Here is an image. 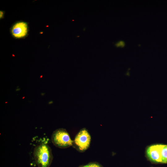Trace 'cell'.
<instances>
[{"mask_svg":"<svg viewBox=\"0 0 167 167\" xmlns=\"http://www.w3.org/2000/svg\"><path fill=\"white\" fill-rule=\"evenodd\" d=\"M51 140L56 147L62 148L72 146L73 142L68 133L63 129H59L55 131L52 135Z\"/></svg>","mask_w":167,"mask_h":167,"instance_id":"2","label":"cell"},{"mask_svg":"<svg viewBox=\"0 0 167 167\" xmlns=\"http://www.w3.org/2000/svg\"><path fill=\"white\" fill-rule=\"evenodd\" d=\"M4 12L3 11H0V18L2 19L3 18L4 16Z\"/></svg>","mask_w":167,"mask_h":167,"instance_id":"8","label":"cell"},{"mask_svg":"<svg viewBox=\"0 0 167 167\" xmlns=\"http://www.w3.org/2000/svg\"><path fill=\"white\" fill-rule=\"evenodd\" d=\"M24 97L22 98L24 99Z\"/></svg>","mask_w":167,"mask_h":167,"instance_id":"12","label":"cell"},{"mask_svg":"<svg viewBox=\"0 0 167 167\" xmlns=\"http://www.w3.org/2000/svg\"><path fill=\"white\" fill-rule=\"evenodd\" d=\"M28 31V24L24 21H19L15 23L11 27V33L13 37L20 39L25 37Z\"/></svg>","mask_w":167,"mask_h":167,"instance_id":"4","label":"cell"},{"mask_svg":"<svg viewBox=\"0 0 167 167\" xmlns=\"http://www.w3.org/2000/svg\"><path fill=\"white\" fill-rule=\"evenodd\" d=\"M161 163H167V145H164L161 152Z\"/></svg>","mask_w":167,"mask_h":167,"instance_id":"6","label":"cell"},{"mask_svg":"<svg viewBox=\"0 0 167 167\" xmlns=\"http://www.w3.org/2000/svg\"><path fill=\"white\" fill-rule=\"evenodd\" d=\"M91 140L89 134L86 129L84 128L76 135L73 143L79 151L84 152L89 147Z\"/></svg>","mask_w":167,"mask_h":167,"instance_id":"3","label":"cell"},{"mask_svg":"<svg viewBox=\"0 0 167 167\" xmlns=\"http://www.w3.org/2000/svg\"><path fill=\"white\" fill-rule=\"evenodd\" d=\"M52 103H53V101H51L49 103V104H50Z\"/></svg>","mask_w":167,"mask_h":167,"instance_id":"9","label":"cell"},{"mask_svg":"<svg viewBox=\"0 0 167 167\" xmlns=\"http://www.w3.org/2000/svg\"><path fill=\"white\" fill-rule=\"evenodd\" d=\"M164 145L158 144L150 146L146 151L148 159L154 163L161 162V152Z\"/></svg>","mask_w":167,"mask_h":167,"instance_id":"5","label":"cell"},{"mask_svg":"<svg viewBox=\"0 0 167 167\" xmlns=\"http://www.w3.org/2000/svg\"><path fill=\"white\" fill-rule=\"evenodd\" d=\"M42 75H41V76H40V77L41 78H42Z\"/></svg>","mask_w":167,"mask_h":167,"instance_id":"11","label":"cell"},{"mask_svg":"<svg viewBox=\"0 0 167 167\" xmlns=\"http://www.w3.org/2000/svg\"><path fill=\"white\" fill-rule=\"evenodd\" d=\"M33 155L36 163L38 167H49L53 158L52 150L49 146L42 143L34 149Z\"/></svg>","mask_w":167,"mask_h":167,"instance_id":"1","label":"cell"},{"mask_svg":"<svg viewBox=\"0 0 167 167\" xmlns=\"http://www.w3.org/2000/svg\"><path fill=\"white\" fill-rule=\"evenodd\" d=\"M81 167H101L100 165L97 163H90L86 165L82 166Z\"/></svg>","mask_w":167,"mask_h":167,"instance_id":"7","label":"cell"},{"mask_svg":"<svg viewBox=\"0 0 167 167\" xmlns=\"http://www.w3.org/2000/svg\"><path fill=\"white\" fill-rule=\"evenodd\" d=\"M45 94V93H42L41 94L42 96H43V95H44Z\"/></svg>","mask_w":167,"mask_h":167,"instance_id":"10","label":"cell"}]
</instances>
